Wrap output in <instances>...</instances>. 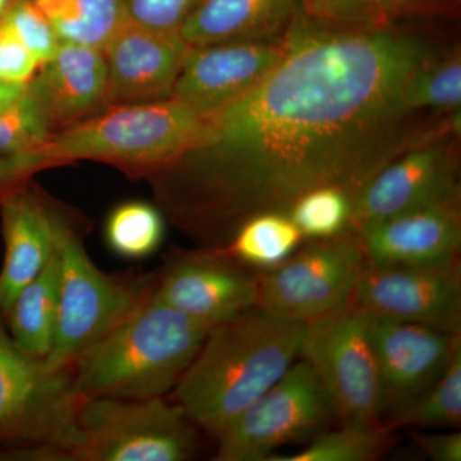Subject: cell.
<instances>
[{"label":"cell","mask_w":461,"mask_h":461,"mask_svg":"<svg viewBox=\"0 0 461 461\" xmlns=\"http://www.w3.org/2000/svg\"><path fill=\"white\" fill-rule=\"evenodd\" d=\"M338 420L313 366L296 360L217 437V461H267L285 445L309 444Z\"/></svg>","instance_id":"obj_8"},{"label":"cell","mask_w":461,"mask_h":461,"mask_svg":"<svg viewBox=\"0 0 461 461\" xmlns=\"http://www.w3.org/2000/svg\"><path fill=\"white\" fill-rule=\"evenodd\" d=\"M9 3H11V0H0V17L3 16L5 9L8 8Z\"/></svg>","instance_id":"obj_37"},{"label":"cell","mask_w":461,"mask_h":461,"mask_svg":"<svg viewBox=\"0 0 461 461\" xmlns=\"http://www.w3.org/2000/svg\"><path fill=\"white\" fill-rule=\"evenodd\" d=\"M414 444L433 461L461 460V433L456 430L445 433H426L412 430Z\"/></svg>","instance_id":"obj_35"},{"label":"cell","mask_w":461,"mask_h":461,"mask_svg":"<svg viewBox=\"0 0 461 461\" xmlns=\"http://www.w3.org/2000/svg\"><path fill=\"white\" fill-rule=\"evenodd\" d=\"M189 50L178 33L156 32L127 17L103 50L108 107L171 98Z\"/></svg>","instance_id":"obj_15"},{"label":"cell","mask_w":461,"mask_h":461,"mask_svg":"<svg viewBox=\"0 0 461 461\" xmlns=\"http://www.w3.org/2000/svg\"><path fill=\"white\" fill-rule=\"evenodd\" d=\"M459 140L460 133H444L388 163L353 200L348 230L415 209L460 204Z\"/></svg>","instance_id":"obj_11"},{"label":"cell","mask_w":461,"mask_h":461,"mask_svg":"<svg viewBox=\"0 0 461 461\" xmlns=\"http://www.w3.org/2000/svg\"><path fill=\"white\" fill-rule=\"evenodd\" d=\"M203 0H126L127 17L156 32L178 33Z\"/></svg>","instance_id":"obj_32"},{"label":"cell","mask_w":461,"mask_h":461,"mask_svg":"<svg viewBox=\"0 0 461 461\" xmlns=\"http://www.w3.org/2000/svg\"><path fill=\"white\" fill-rule=\"evenodd\" d=\"M208 117L173 96L112 105L54 133L44 149L58 166L96 160L130 175L154 176L202 141Z\"/></svg>","instance_id":"obj_4"},{"label":"cell","mask_w":461,"mask_h":461,"mask_svg":"<svg viewBox=\"0 0 461 461\" xmlns=\"http://www.w3.org/2000/svg\"><path fill=\"white\" fill-rule=\"evenodd\" d=\"M259 276L224 249L178 251L154 276L151 295L213 329L258 306Z\"/></svg>","instance_id":"obj_12"},{"label":"cell","mask_w":461,"mask_h":461,"mask_svg":"<svg viewBox=\"0 0 461 461\" xmlns=\"http://www.w3.org/2000/svg\"><path fill=\"white\" fill-rule=\"evenodd\" d=\"M27 91L41 104L54 133L108 108V69L103 50L60 42L39 67Z\"/></svg>","instance_id":"obj_18"},{"label":"cell","mask_w":461,"mask_h":461,"mask_svg":"<svg viewBox=\"0 0 461 461\" xmlns=\"http://www.w3.org/2000/svg\"><path fill=\"white\" fill-rule=\"evenodd\" d=\"M393 430L384 426L357 427L341 424L315 437L299 453L273 456L267 461H373L395 444Z\"/></svg>","instance_id":"obj_26"},{"label":"cell","mask_w":461,"mask_h":461,"mask_svg":"<svg viewBox=\"0 0 461 461\" xmlns=\"http://www.w3.org/2000/svg\"><path fill=\"white\" fill-rule=\"evenodd\" d=\"M299 11V0H203L178 35L190 48L280 41Z\"/></svg>","instance_id":"obj_20"},{"label":"cell","mask_w":461,"mask_h":461,"mask_svg":"<svg viewBox=\"0 0 461 461\" xmlns=\"http://www.w3.org/2000/svg\"><path fill=\"white\" fill-rule=\"evenodd\" d=\"M366 259L357 233L311 240L293 256L260 272L258 308L308 323L350 302Z\"/></svg>","instance_id":"obj_10"},{"label":"cell","mask_w":461,"mask_h":461,"mask_svg":"<svg viewBox=\"0 0 461 461\" xmlns=\"http://www.w3.org/2000/svg\"><path fill=\"white\" fill-rule=\"evenodd\" d=\"M304 324L299 357L313 366L339 423L382 426L381 386L366 314L350 300Z\"/></svg>","instance_id":"obj_9"},{"label":"cell","mask_w":461,"mask_h":461,"mask_svg":"<svg viewBox=\"0 0 461 461\" xmlns=\"http://www.w3.org/2000/svg\"><path fill=\"white\" fill-rule=\"evenodd\" d=\"M53 135L47 115L27 87L21 98L0 114V156L41 149Z\"/></svg>","instance_id":"obj_30"},{"label":"cell","mask_w":461,"mask_h":461,"mask_svg":"<svg viewBox=\"0 0 461 461\" xmlns=\"http://www.w3.org/2000/svg\"><path fill=\"white\" fill-rule=\"evenodd\" d=\"M39 63L14 32L5 17H0V80L27 84L38 71Z\"/></svg>","instance_id":"obj_33"},{"label":"cell","mask_w":461,"mask_h":461,"mask_svg":"<svg viewBox=\"0 0 461 461\" xmlns=\"http://www.w3.org/2000/svg\"><path fill=\"white\" fill-rule=\"evenodd\" d=\"M208 327L150 294L71 366L83 397L166 396L189 368Z\"/></svg>","instance_id":"obj_3"},{"label":"cell","mask_w":461,"mask_h":461,"mask_svg":"<svg viewBox=\"0 0 461 461\" xmlns=\"http://www.w3.org/2000/svg\"><path fill=\"white\" fill-rule=\"evenodd\" d=\"M51 167L59 166L47 153L44 147L23 153L0 156V200L18 187L29 184L36 173Z\"/></svg>","instance_id":"obj_34"},{"label":"cell","mask_w":461,"mask_h":461,"mask_svg":"<svg viewBox=\"0 0 461 461\" xmlns=\"http://www.w3.org/2000/svg\"><path fill=\"white\" fill-rule=\"evenodd\" d=\"M3 17L35 58L39 67L56 54L60 45L59 39L32 0H11Z\"/></svg>","instance_id":"obj_31"},{"label":"cell","mask_w":461,"mask_h":461,"mask_svg":"<svg viewBox=\"0 0 461 461\" xmlns=\"http://www.w3.org/2000/svg\"><path fill=\"white\" fill-rule=\"evenodd\" d=\"M78 424L84 441L75 461H184L198 447L194 424L165 396L84 397Z\"/></svg>","instance_id":"obj_7"},{"label":"cell","mask_w":461,"mask_h":461,"mask_svg":"<svg viewBox=\"0 0 461 461\" xmlns=\"http://www.w3.org/2000/svg\"><path fill=\"white\" fill-rule=\"evenodd\" d=\"M353 199L338 187H318L291 206L288 215L304 239H329L346 232Z\"/></svg>","instance_id":"obj_29"},{"label":"cell","mask_w":461,"mask_h":461,"mask_svg":"<svg viewBox=\"0 0 461 461\" xmlns=\"http://www.w3.org/2000/svg\"><path fill=\"white\" fill-rule=\"evenodd\" d=\"M364 314L461 332L460 258L429 266L366 263L351 297Z\"/></svg>","instance_id":"obj_13"},{"label":"cell","mask_w":461,"mask_h":461,"mask_svg":"<svg viewBox=\"0 0 461 461\" xmlns=\"http://www.w3.org/2000/svg\"><path fill=\"white\" fill-rule=\"evenodd\" d=\"M71 369L23 351L0 315V460H75L83 445Z\"/></svg>","instance_id":"obj_5"},{"label":"cell","mask_w":461,"mask_h":461,"mask_svg":"<svg viewBox=\"0 0 461 461\" xmlns=\"http://www.w3.org/2000/svg\"><path fill=\"white\" fill-rule=\"evenodd\" d=\"M377 360L382 420L435 384L461 350V332L366 314Z\"/></svg>","instance_id":"obj_14"},{"label":"cell","mask_w":461,"mask_h":461,"mask_svg":"<svg viewBox=\"0 0 461 461\" xmlns=\"http://www.w3.org/2000/svg\"><path fill=\"white\" fill-rule=\"evenodd\" d=\"M303 240L290 215L266 212L245 221L222 249L240 263L263 272L293 256Z\"/></svg>","instance_id":"obj_23"},{"label":"cell","mask_w":461,"mask_h":461,"mask_svg":"<svg viewBox=\"0 0 461 461\" xmlns=\"http://www.w3.org/2000/svg\"><path fill=\"white\" fill-rule=\"evenodd\" d=\"M461 424V350L435 384L417 397L391 411L382 426L395 430L411 429H459Z\"/></svg>","instance_id":"obj_24"},{"label":"cell","mask_w":461,"mask_h":461,"mask_svg":"<svg viewBox=\"0 0 461 461\" xmlns=\"http://www.w3.org/2000/svg\"><path fill=\"white\" fill-rule=\"evenodd\" d=\"M282 50L284 38L190 48L172 96L202 113L213 114L257 86Z\"/></svg>","instance_id":"obj_16"},{"label":"cell","mask_w":461,"mask_h":461,"mask_svg":"<svg viewBox=\"0 0 461 461\" xmlns=\"http://www.w3.org/2000/svg\"><path fill=\"white\" fill-rule=\"evenodd\" d=\"M54 227L60 258L59 305L53 345L45 363L54 369H71L85 350L150 294L154 276L103 272L57 209Z\"/></svg>","instance_id":"obj_6"},{"label":"cell","mask_w":461,"mask_h":461,"mask_svg":"<svg viewBox=\"0 0 461 461\" xmlns=\"http://www.w3.org/2000/svg\"><path fill=\"white\" fill-rule=\"evenodd\" d=\"M366 263L375 267L429 266L460 258V204L429 206L363 227Z\"/></svg>","instance_id":"obj_17"},{"label":"cell","mask_w":461,"mask_h":461,"mask_svg":"<svg viewBox=\"0 0 461 461\" xmlns=\"http://www.w3.org/2000/svg\"><path fill=\"white\" fill-rule=\"evenodd\" d=\"M304 326L258 306L218 324L169 399L217 438L299 359Z\"/></svg>","instance_id":"obj_2"},{"label":"cell","mask_w":461,"mask_h":461,"mask_svg":"<svg viewBox=\"0 0 461 461\" xmlns=\"http://www.w3.org/2000/svg\"><path fill=\"white\" fill-rule=\"evenodd\" d=\"M59 285L60 258L57 247L44 269L20 291L3 317L5 329L16 345L41 359L50 355L53 345Z\"/></svg>","instance_id":"obj_21"},{"label":"cell","mask_w":461,"mask_h":461,"mask_svg":"<svg viewBox=\"0 0 461 461\" xmlns=\"http://www.w3.org/2000/svg\"><path fill=\"white\" fill-rule=\"evenodd\" d=\"M26 84L0 80V114L5 113L25 93Z\"/></svg>","instance_id":"obj_36"},{"label":"cell","mask_w":461,"mask_h":461,"mask_svg":"<svg viewBox=\"0 0 461 461\" xmlns=\"http://www.w3.org/2000/svg\"><path fill=\"white\" fill-rule=\"evenodd\" d=\"M5 263L0 269V315L44 269L57 250L54 206L26 184L0 200Z\"/></svg>","instance_id":"obj_19"},{"label":"cell","mask_w":461,"mask_h":461,"mask_svg":"<svg viewBox=\"0 0 461 461\" xmlns=\"http://www.w3.org/2000/svg\"><path fill=\"white\" fill-rule=\"evenodd\" d=\"M105 241L114 254L126 259H144L156 253L165 240L163 215L140 200L115 206L105 223Z\"/></svg>","instance_id":"obj_27"},{"label":"cell","mask_w":461,"mask_h":461,"mask_svg":"<svg viewBox=\"0 0 461 461\" xmlns=\"http://www.w3.org/2000/svg\"><path fill=\"white\" fill-rule=\"evenodd\" d=\"M60 42L104 50L127 20L126 0H32Z\"/></svg>","instance_id":"obj_22"},{"label":"cell","mask_w":461,"mask_h":461,"mask_svg":"<svg viewBox=\"0 0 461 461\" xmlns=\"http://www.w3.org/2000/svg\"><path fill=\"white\" fill-rule=\"evenodd\" d=\"M411 111L453 114L461 108L460 45L444 50L411 76L403 91Z\"/></svg>","instance_id":"obj_25"},{"label":"cell","mask_w":461,"mask_h":461,"mask_svg":"<svg viewBox=\"0 0 461 461\" xmlns=\"http://www.w3.org/2000/svg\"><path fill=\"white\" fill-rule=\"evenodd\" d=\"M445 0H299L306 16L345 25L384 26L427 14Z\"/></svg>","instance_id":"obj_28"},{"label":"cell","mask_w":461,"mask_h":461,"mask_svg":"<svg viewBox=\"0 0 461 461\" xmlns=\"http://www.w3.org/2000/svg\"><path fill=\"white\" fill-rule=\"evenodd\" d=\"M444 48L393 23L345 25L297 12L280 59L209 114L202 141L157 173L163 205L200 248L222 249L253 215L287 213L308 191L357 198L388 163L460 133V112L411 111L403 91Z\"/></svg>","instance_id":"obj_1"}]
</instances>
